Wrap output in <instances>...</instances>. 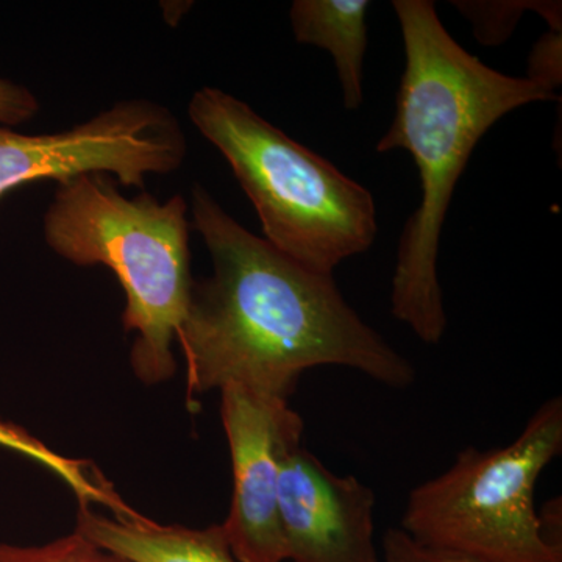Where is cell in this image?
<instances>
[{
  "label": "cell",
  "mask_w": 562,
  "mask_h": 562,
  "mask_svg": "<svg viewBox=\"0 0 562 562\" xmlns=\"http://www.w3.org/2000/svg\"><path fill=\"white\" fill-rule=\"evenodd\" d=\"M191 213L213 273L192 281L177 333L188 398L236 384L288 401L302 373L317 366L353 369L397 390L414 383L412 362L351 308L333 273L281 254L199 183Z\"/></svg>",
  "instance_id": "obj_1"
},
{
  "label": "cell",
  "mask_w": 562,
  "mask_h": 562,
  "mask_svg": "<svg viewBox=\"0 0 562 562\" xmlns=\"http://www.w3.org/2000/svg\"><path fill=\"white\" fill-rule=\"evenodd\" d=\"M405 69L394 117L376 151L412 155L420 202L406 221L392 277L391 312L425 344L447 330L438 279L439 244L454 188L479 140L506 114L557 92L530 79L506 76L462 49L428 0H395Z\"/></svg>",
  "instance_id": "obj_2"
},
{
  "label": "cell",
  "mask_w": 562,
  "mask_h": 562,
  "mask_svg": "<svg viewBox=\"0 0 562 562\" xmlns=\"http://www.w3.org/2000/svg\"><path fill=\"white\" fill-rule=\"evenodd\" d=\"M109 173H81L57 184L44 214V238L63 260L102 265L125 294L122 324L135 333L133 372L144 384L176 373L172 346L187 316L192 277L188 202L161 203L149 192L128 199Z\"/></svg>",
  "instance_id": "obj_3"
},
{
  "label": "cell",
  "mask_w": 562,
  "mask_h": 562,
  "mask_svg": "<svg viewBox=\"0 0 562 562\" xmlns=\"http://www.w3.org/2000/svg\"><path fill=\"white\" fill-rule=\"evenodd\" d=\"M188 116L231 165L265 239L299 265L333 273L375 241L371 192L220 88L192 94Z\"/></svg>",
  "instance_id": "obj_4"
},
{
  "label": "cell",
  "mask_w": 562,
  "mask_h": 562,
  "mask_svg": "<svg viewBox=\"0 0 562 562\" xmlns=\"http://www.w3.org/2000/svg\"><path fill=\"white\" fill-rule=\"evenodd\" d=\"M562 452V398L539 406L516 441L465 449L449 471L409 494L402 530L416 541L486 562H562L543 536L535 490Z\"/></svg>",
  "instance_id": "obj_5"
},
{
  "label": "cell",
  "mask_w": 562,
  "mask_h": 562,
  "mask_svg": "<svg viewBox=\"0 0 562 562\" xmlns=\"http://www.w3.org/2000/svg\"><path fill=\"white\" fill-rule=\"evenodd\" d=\"M187 136L168 106L131 99L102 110L69 131L22 135L0 125V198L40 180L57 183L81 173H109L143 190L149 176L179 171Z\"/></svg>",
  "instance_id": "obj_6"
},
{
  "label": "cell",
  "mask_w": 562,
  "mask_h": 562,
  "mask_svg": "<svg viewBox=\"0 0 562 562\" xmlns=\"http://www.w3.org/2000/svg\"><path fill=\"white\" fill-rule=\"evenodd\" d=\"M221 417L231 449L233 494L225 538L239 562L288 561L279 516L281 462L301 446L303 420L286 398L222 387Z\"/></svg>",
  "instance_id": "obj_7"
},
{
  "label": "cell",
  "mask_w": 562,
  "mask_h": 562,
  "mask_svg": "<svg viewBox=\"0 0 562 562\" xmlns=\"http://www.w3.org/2000/svg\"><path fill=\"white\" fill-rule=\"evenodd\" d=\"M375 494L339 476L305 447L281 462L279 516L292 562H382L373 541Z\"/></svg>",
  "instance_id": "obj_8"
},
{
  "label": "cell",
  "mask_w": 562,
  "mask_h": 562,
  "mask_svg": "<svg viewBox=\"0 0 562 562\" xmlns=\"http://www.w3.org/2000/svg\"><path fill=\"white\" fill-rule=\"evenodd\" d=\"M76 530L106 552L131 562H239L221 524L198 530L161 525L135 509L106 516L80 505Z\"/></svg>",
  "instance_id": "obj_9"
},
{
  "label": "cell",
  "mask_w": 562,
  "mask_h": 562,
  "mask_svg": "<svg viewBox=\"0 0 562 562\" xmlns=\"http://www.w3.org/2000/svg\"><path fill=\"white\" fill-rule=\"evenodd\" d=\"M369 7L368 0H295L290 10L295 41L330 52L347 110L362 103Z\"/></svg>",
  "instance_id": "obj_10"
},
{
  "label": "cell",
  "mask_w": 562,
  "mask_h": 562,
  "mask_svg": "<svg viewBox=\"0 0 562 562\" xmlns=\"http://www.w3.org/2000/svg\"><path fill=\"white\" fill-rule=\"evenodd\" d=\"M0 447L38 462L47 471L55 473L58 479L68 484L70 491L79 498L80 505L105 506L111 514L132 512L131 506L122 501L113 484L91 461L63 457L35 438L31 431L2 417H0Z\"/></svg>",
  "instance_id": "obj_11"
},
{
  "label": "cell",
  "mask_w": 562,
  "mask_h": 562,
  "mask_svg": "<svg viewBox=\"0 0 562 562\" xmlns=\"http://www.w3.org/2000/svg\"><path fill=\"white\" fill-rule=\"evenodd\" d=\"M471 22L473 35L483 46H501L512 36L524 13L535 11L549 22L550 31L562 32L561 2H452Z\"/></svg>",
  "instance_id": "obj_12"
},
{
  "label": "cell",
  "mask_w": 562,
  "mask_h": 562,
  "mask_svg": "<svg viewBox=\"0 0 562 562\" xmlns=\"http://www.w3.org/2000/svg\"><path fill=\"white\" fill-rule=\"evenodd\" d=\"M0 562H131L95 546L79 531L43 543L13 546L0 543Z\"/></svg>",
  "instance_id": "obj_13"
},
{
  "label": "cell",
  "mask_w": 562,
  "mask_h": 562,
  "mask_svg": "<svg viewBox=\"0 0 562 562\" xmlns=\"http://www.w3.org/2000/svg\"><path fill=\"white\" fill-rule=\"evenodd\" d=\"M382 562H486L469 554L416 541L402 528H391L383 538Z\"/></svg>",
  "instance_id": "obj_14"
},
{
  "label": "cell",
  "mask_w": 562,
  "mask_h": 562,
  "mask_svg": "<svg viewBox=\"0 0 562 562\" xmlns=\"http://www.w3.org/2000/svg\"><path fill=\"white\" fill-rule=\"evenodd\" d=\"M561 32L550 31L535 44L527 77L554 92L561 85Z\"/></svg>",
  "instance_id": "obj_15"
},
{
  "label": "cell",
  "mask_w": 562,
  "mask_h": 562,
  "mask_svg": "<svg viewBox=\"0 0 562 562\" xmlns=\"http://www.w3.org/2000/svg\"><path fill=\"white\" fill-rule=\"evenodd\" d=\"M38 111V99L31 90L10 80H0V125L13 127L24 124Z\"/></svg>",
  "instance_id": "obj_16"
}]
</instances>
